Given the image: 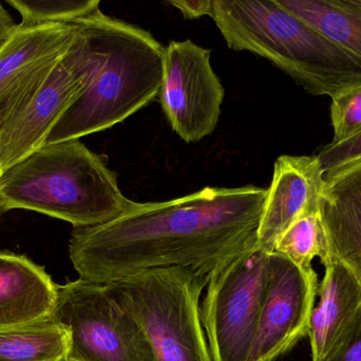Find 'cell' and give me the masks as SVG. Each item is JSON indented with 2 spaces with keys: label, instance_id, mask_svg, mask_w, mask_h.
Listing matches in <instances>:
<instances>
[{
  "label": "cell",
  "instance_id": "obj_1",
  "mask_svg": "<svg viewBox=\"0 0 361 361\" xmlns=\"http://www.w3.org/2000/svg\"><path fill=\"white\" fill-rule=\"evenodd\" d=\"M265 196L267 189L250 184L133 201L109 222L73 228L70 260L80 279L93 283L175 267L212 275L257 245Z\"/></svg>",
  "mask_w": 361,
  "mask_h": 361
},
{
  "label": "cell",
  "instance_id": "obj_2",
  "mask_svg": "<svg viewBox=\"0 0 361 361\" xmlns=\"http://www.w3.org/2000/svg\"><path fill=\"white\" fill-rule=\"evenodd\" d=\"M131 203L106 156L80 139L42 144L0 174V212L31 210L73 228L109 222Z\"/></svg>",
  "mask_w": 361,
  "mask_h": 361
},
{
  "label": "cell",
  "instance_id": "obj_3",
  "mask_svg": "<svg viewBox=\"0 0 361 361\" xmlns=\"http://www.w3.org/2000/svg\"><path fill=\"white\" fill-rule=\"evenodd\" d=\"M209 17L229 49L264 57L310 95L361 84L360 59L276 0H212Z\"/></svg>",
  "mask_w": 361,
  "mask_h": 361
},
{
  "label": "cell",
  "instance_id": "obj_4",
  "mask_svg": "<svg viewBox=\"0 0 361 361\" xmlns=\"http://www.w3.org/2000/svg\"><path fill=\"white\" fill-rule=\"evenodd\" d=\"M89 18L101 48V64L44 143L80 139L111 129L148 105L160 91L164 47L152 34L99 8Z\"/></svg>",
  "mask_w": 361,
  "mask_h": 361
},
{
  "label": "cell",
  "instance_id": "obj_5",
  "mask_svg": "<svg viewBox=\"0 0 361 361\" xmlns=\"http://www.w3.org/2000/svg\"><path fill=\"white\" fill-rule=\"evenodd\" d=\"M210 273L175 267L152 269L105 283L145 333L158 361H212L200 298Z\"/></svg>",
  "mask_w": 361,
  "mask_h": 361
},
{
  "label": "cell",
  "instance_id": "obj_6",
  "mask_svg": "<svg viewBox=\"0 0 361 361\" xmlns=\"http://www.w3.org/2000/svg\"><path fill=\"white\" fill-rule=\"evenodd\" d=\"M51 319L69 333L68 360L158 361L141 326L105 284L78 279L57 285Z\"/></svg>",
  "mask_w": 361,
  "mask_h": 361
},
{
  "label": "cell",
  "instance_id": "obj_7",
  "mask_svg": "<svg viewBox=\"0 0 361 361\" xmlns=\"http://www.w3.org/2000/svg\"><path fill=\"white\" fill-rule=\"evenodd\" d=\"M269 254L258 246L210 275L201 320L212 361H246L269 279Z\"/></svg>",
  "mask_w": 361,
  "mask_h": 361
},
{
  "label": "cell",
  "instance_id": "obj_8",
  "mask_svg": "<svg viewBox=\"0 0 361 361\" xmlns=\"http://www.w3.org/2000/svg\"><path fill=\"white\" fill-rule=\"evenodd\" d=\"M89 15L74 21L73 42L37 95L0 129L1 173L44 144L57 121L92 81L102 51Z\"/></svg>",
  "mask_w": 361,
  "mask_h": 361
},
{
  "label": "cell",
  "instance_id": "obj_9",
  "mask_svg": "<svg viewBox=\"0 0 361 361\" xmlns=\"http://www.w3.org/2000/svg\"><path fill=\"white\" fill-rule=\"evenodd\" d=\"M210 53L191 40H173L163 51L159 100L171 129L187 143L212 135L220 119L225 89Z\"/></svg>",
  "mask_w": 361,
  "mask_h": 361
},
{
  "label": "cell",
  "instance_id": "obj_10",
  "mask_svg": "<svg viewBox=\"0 0 361 361\" xmlns=\"http://www.w3.org/2000/svg\"><path fill=\"white\" fill-rule=\"evenodd\" d=\"M318 288L315 271L305 273L271 252L267 290L246 361H275L309 335Z\"/></svg>",
  "mask_w": 361,
  "mask_h": 361
},
{
  "label": "cell",
  "instance_id": "obj_11",
  "mask_svg": "<svg viewBox=\"0 0 361 361\" xmlns=\"http://www.w3.org/2000/svg\"><path fill=\"white\" fill-rule=\"evenodd\" d=\"M72 23L17 25L0 49V129L44 86L76 35Z\"/></svg>",
  "mask_w": 361,
  "mask_h": 361
},
{
  "label": "cell",
  "instance_id": "obj_12",
  "mask_svg": "<svg viewBox=\"0 0 361 361\" xmlns=\"http://www.w3.org/2000/svg\"><path fill=\"white\" fill-rule=\"evenodd\" d=\"M324 174L315 156L283 155L274 165L267 189L257 246L273 252L282 233L298 218L317 213Z\"/></svg>",
  "mask_w": 361,
  "mask_h": 361
},
{
  "label": "cell",
  "instance_id": "obj_13",
  "mask_svg": "<svg viewBox=\"0 0 361 361\" xmlns=\"http://www.w3.org/2000/svg\"><path fill=\"white\" fill-rule=\"evenodd\" d=\"M326 259L361 279V158L324 175L318 203Z\"/></svg>",
  "mask_w": 361,
  "mask_h": 361
},
{
  "label": "cell",
  "instance_id": "obj_14",
  "mask_svg": "<svg viewBox=\"0 0 361 361\" xmlns=\"http://www.w3.org/2000/svg\"><path fill=\"white\" fill-rule=\"evenodd\" d=\"M322 264L326 273L318 288L319 302L312 311L307 335L313 361L330 357L361 318V279L335 259H326Z\"/></svg>",
  "mask_w": 361,
  "mask_h": 361
},
{
  "label": "cell",
  "instance_id": "obj_15",
  "mask_svg": "<svg viewBox=\"0 0 361 361\" xmlns=\"http://www.w3.org/2000/svg\"><path fill=\"white\" fill-rule=\"evenodd\" d=\"M57 284L29 259L0 251V330L51 319Z\"/></svg>",
  "mask_w": 361,
  "mask_h": 361
},
{
  "label": "cell",
  "instance_id": "obj_16",
  "mask_svg": "<svg viewBox=\"0 0 361 361\" xmlns=\"http://www.w3.org/2000/svg\"><path fill=\"white\" fill-rule=\"evenodd\" d=\"M361 61V0H276Z\"/></svg>",
  "mask_w": 361,
  "mask_h": 361
},
{
  "label": "cell",
  "instance_id": "obj_17",
  "mask_svg": "<svg viewBox=\"0 0 361 361\" xmlns=\"http://www.w3.org/2000/svg\"><path fill=\"white\" fill-rule=\"evenodd\" d=\"M69 333L52 319L0 330V361H65Z\"/></svg>",
  "mask_w": 361,
  "mask_h": 361
},
{
  "label": "cell",
  "instance_id": "obj_18",
  "mask_svg": "<svg viewBox=\"0 0 361 361\" xmlns=\"http://www.w3.org/2000/svg\"><path fill=\"white\" fill-rule=\"evenodd\" d=\"M294 263L305 273H313L316 256H326L322 224L317 213L307 214L295 220L278 239L274 251Z\"/></svg>",
  "mask_w": 361,
  "mask_h": 361
},
{
  "label": "cell",
  "instance_id": "obj_19",
  "mask_svg": "<svg viewBox=\"0 0 361 361\" xmlns=\"http://www.w3.org/2000/svg\"><path fill=\"white\" fill-rule=\"evenodd\" d=\"M21 16L20 25L72 23L99 10V0H6Z\"/></svg>",
  "mask_w": 361,
  "mask_h": 361
},
{
  "label": "cell",
  "instance_id": "obj_20",
  "mask_svg": "<svg viewBox=\"0 0 361 361\" xmlns=\"http://www.w3.org/2000/svg\"><path fill=\"white\" fill-rule=\"evenodd\" d=\"M331 99L334 137L330 144H338L361 133V84L345 89Z\"/></svg>",
  "mask_w": 361,
  "mask_h": 361
},
{
  "label": "cell",
  "instance_id": "obj_21",
  "mask_svg": "<svg viewBox=\"0 0 361 361\" xmlns=\"http://www.w3.org/2000/svg\"><path fill=\"white\" fill-rule=\"evenodd\" d=\"M324 175L337 167L361 158V133L347 141L328 144L316 155Z\"/></svg>",
  "mask_w": 361,
  "mask_h": 361
},
{
  "label": "cell",
  "instance_id": "obj_22",
  "mask_svg": "<svg viewBox=\"0 0 361 361\" xmlns=\"http://www.w3.org/2000/svg\"><path fill=\"white\" fill-rule=\"evenodd\" d=\"M324 361H361V318L343 345Z\"/></svg>",
  "mask_w": 361,
  "mask_h": 361
},
{
  "label": "cell",
  "instance_id": "obj_23",
  "mask_svg": "<svg viewBox=\"0 0 361 361\" xmlns=\"http://www.w3.org/2000/svg\"><path fill=\"white\" fill-rule=\"evenodd\" d=\"M167 4L178 8L182 13L185 19H197L206 16V15L209 16L212 0H197V1L173 0V1H169Z\"/></svg>",
  "mask_w": 361,
  "mask_h": 361
},
{
  "label": "cell",
  "instance_id": "obj_24",
  "mask_svg": "<svg viewBox=\"0 0 361 361\" xmlns=\"http://www.w3.org/2000/svg\"><path fill=\"white\" fill-rule=\"evenodd\" d=\"M16 28L17 25L13 20L10 13L4 8L0 2V49L8 42Z\"/></svg>",
  "mask_w": 361,
  "mask_h": 361
},
{
  "label": "cell",
  "instance_id": "obj_25",
  "mask_svg": "<svg viewBox=\"0 0 361 361\" xmlns=\"http://www.w3.org/2000/svg\"><path fill=\"white\" fill-rule=\"evenodd\" d=\"M65 361H73V360H65Z\"/></svg>",
  "mask_w": 361,
  "mask_h": 361
},
{
  "label": "cell",
  "instance_id": "obj_26",
  "mask_svg": "<svg viewBox=\"0 0 361 361\" xmlns=\"http://www.w3.org/2000/svg\"><path fill=\"white\" fill-rule=\"evenodd\" d=\"M0 174H1V171H0Z\"/></svg>",
  "mask_w": 361,
  "mask_h": 361
}]
</instances>
